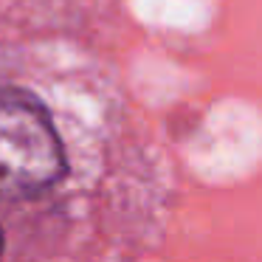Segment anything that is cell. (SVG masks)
I'll list each match as a JSON object with an SVG mask.
<instances>
[{"label": "cell", "mask_w": 262, "mask_h": 262, "mask_svg": "<svg viewBox=\"0 0 262 262\" xmlns=\"http://www.w3.org/2000/svg\"><path fill=\"white\" fill-rule=\"evenodd\" d=\"M68 107L48 104L29 82H0V203L57 211L88 183Z\"/></svg>", "instance_id": "obj_1"}, {"label": "cell", "mask_w": 262, "mask_h": 262, "mask_svg": "<svg viewBox=\"0 0 262 262\" xmlns=\"http://www.w3.org/2000/svg\"><path fill=\"white\" fill-rule=\"evenodd\" d=\"M6 254V231H3V226H0V256Z\"/></svg>", "instance_id": "obj_2"}]
</instances>
